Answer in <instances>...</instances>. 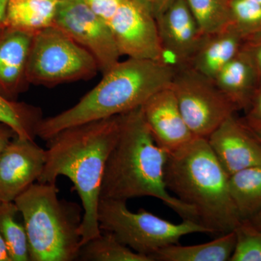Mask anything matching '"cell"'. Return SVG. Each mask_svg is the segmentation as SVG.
I'll return each instance as SVG.
<instances>
[{"instance_id": "5bb4252c", "label": "cell", "mask_w": 261, "mask_h": 261, "mask_svg": "<svg viewBox=\"0 0 261 261\" xmlns=\"http://www.w3.org/2000/svg\"><path fill=\"white\" fill-rule=\"evenodd\" d=\"M142 109L154 141L168 153L195 138L184 119L171 87L154 94L142 105Z\"/></svg>"}, {"instance_id": "4dcf8cb0", "label": "cell", "mask_w": 261, "mask_h": 261, "mask_svg": "<svg viewBox=\"0 0 261 261\" xmlns=\"http://www.w3.org/2000/svg\"><path fill=\"white\" fill-rule=\"evenodd\" d=\"M16 136L14 130L10 127L0 123V153Z\"/></svg>"}, {"instance_id": "d6a6232c", "label": "cell", "mask_w": 261, "mask_h": 261, "mask_svg": "<svg viewBox=\"0 0 261 261\" xmlns=\"http://www.w3.org/2000/svg\"><path fill=\"white\" fill-rule=\"evenodd\" d=\"M8 4V0H0V27L4 25Z\"/></svg>"}, {"instance_id": "3957f363", "label": "cell", "mask_w": 261, "mask_h": 261, "mask_svg": "<svg viewBox=\"0 0 261 261\" xmlns=\"http://www.w3.org/2000/svg\"><path fill=\"white\" fill-rule=\"evenodd\" d=\"M175 65L128 58L106 73L96 87L73 107L43 118L37 137L47 141L58 132L89 122L118 116L142 106L154 94L171 87Z\"/></svg>"}, {"instance_id": "8992f818", "label": "cell", "mask_w": 261, "mask_h": 261, "mask_svg": "<svg viewBox=\"0 0 261 261\" xmlns=\"http://www.w3.org/2000/svg\"><path fill=\"white\" fill-rule=\"evenodd\" d=\"M97 218L101 231L112 233L134 251L152 258L161 248L178 244L187 235L211 233L197 221L182 220L175 224L144 209L133 212L126 201L113 199L99 200Z\"/></svg>"}, {"instance_id": "44dd1931", "label": "cell", "mask_w": 261, "mask_h": 261, "mask_svg": "<svg viewBox=\"0 0 261 261\" xmlns=\"http://www.w3.org/2000/svg\"><path fill=\"white\" fill-rule=\"evenodd\" d=\"M42 119L40 108L10 100L0 94V123L10 127L20 138L35 141Z\"/></svg>"}, {"instance_id": "d4e9b609", "label": "cell", "mask_w": 261, "mask_h": 261, "mask_svg": "<svg viewBox=\"0 0 261 261\" xmlns=\"http://www.w3.org/2000/svg\"><path fill=\"white\" fill-rule=\"evenodd\" d=\"M202 32H217L229 24L228 0H186Z\"/></svg>"}, {"instance_id": "277c9868", "label": "cell", "mask_w": 261, "mask_h": 261, "mask_svg": "<svg viewBox=\"0 0 261 261\" xmlns=\"http://www.w3.org/2000/svg\"><path fill=\"white\" fill-rule=\"evenodd\" d=\"M165 181L168 191L195 209L199 223L211 234L232 231L241 222L230 196L227 173L207 139L195 137L168 153Z\"/></svg>"}, {"instance_id": "2e32d148", "label": "cell", "mask_w": 261, "mask_h": 261, "mask_svg": "<svg viewBox=\"0 0 261 261\" xmlns=\"http://www.w3.org/2000/svg\"><path fill=\"white\" fill-rule=\"evenodd\" d=\"M214 82L237 111L247 110L260 86L257 70L245 47L225 65Z\"/></svg>"}, {"instance_id": "603a6c76", "label": "cell", "mask_w": 261, "mask_h": 261, "mask_svg": "<svg viewBox=\"0 0 261 261\" xmlns=\"http://www.w3.org/2000/svg\"><path fill=\"white\" fill-rule=\"evenodd\" d=\"M229 24L245 44L261 40V5L248 0H228Z\"/></svg>"}, {"instance_id": "30bf717a", "label": "cell", "mask_w": 261, "mask_h": 261, "mask_svg": "<svg viewBox=\"0 0 261 261\" xmlns=\"http://www.w3.org/2000/svg\"><path fill=\"white\" fill-rule=\"evenodd\" d=\"M108 24L121 56L166 61L155 19L135 0H126Z\"/></svg>"}, {"instance_id": "484cf974", "label": "cell", "mask_w": 261, "mask_h": 261, "mask_svg": "<svg viewBox=\"0 0 261 261\" xmlns=\"http://www.w3.org/2000/svg\"><path fill=\"white\" fill-rule=\"evenodd\" d=\"M234 231L236 245L229 261H261V230L246 220Z\"/></svg>"}, {"instance_id": "7c38bea8", "label": "cell", "mask_w": 261, "mask_h": 261, "mask_svg": "<svg viewBox=\"0 0 261 261\" xmlns=\"http://www.w3.org/2000/svg\"><path fill=\"white\" fill-rule=\"evenodd\" d=\"M206 139L228 176L261 165V142L234 113Z\"/></svg>"}, {"instance_id": "83f0119b", "label": "cell", "mask_w": 261, "mask_h": 261, "mask_svg": "<svg viewBox=\"0 0 261 261\" xmlns=\"http://www.w3.org/2000/svg\"><path fill=\"white\" fill-rule=\"evenodd\" d=\"M247 111L246 121L244 122L248 126L261 125V84L254 94Z\"/></svg>"}, {"instance_id": "836d02e7", "label": "cell", "mask_w": 261, "mask_h": 261, "mask_svg": "<svg viewBox=\"0 0 261 261\" xmlns=\"http://www.w3.org/2000/svg\"><path fill=\"white\" fill-rule=\"evenodd\" d=\"M255 227L261 230V211L255 215L251 219L248 220Z\"/></svg>"}, {"instance_id": "f1b7e54d", "label": "cell", "mask_w": 261, "mask_h": 261, "mask_svg": "<svg viewBox=\"0 0 261 261\" xmlns=\"http://www.w3.org/2000/svg\"><path fill=\"white\" fill-rule=\"evenodd\" d=\"M148 11L154 19L162 15L174 0H135Z\"/></svg>"}, {"instance_id": "7a4b0ae2", "label": "cell", "mask_w": 261, "mask_h": 261, "mask_svg": "<svg viewBox=\"0 0 261 261\" xmlns=\"http://www.w3.org/2000/svg\"><path fill=\"white\" fill-rule=\"evenodd\" d=\"M168 155L154 141L142 106L123 113L119 136L106 162L100 199L154 197L182 220L199 223L195 209L168 192L165 181Z\"/></svg>"}, {"instance_id": "cb8c5ba5", "label": "cell", "mask_w": 261, "mask_h": 261, "mask_svg": "<svg viewBox=\"0 0 261 261\" xmlns=\"http://www.w3.org/2000/svg\"><path fill=\"white\" fill-rule=\"evenodd\" d=\"M18 211L14 202L0 213V233L11 261H30L28 237L23 224L16 221Z\"/></svg>"}, {"instance_id": "e0dca14e", "label": "cell", "mask_w": 261, "mask_h": 261, "mask_svg": "<svg viewBox=\"0 0 261 261\" xmlns=\"http://www.w3.org/2000/svg\"><path fill=\"white\" fill-rule=\"evenodd\" d=\"M243 38L228 25L217 32L206 34L189 65L214 81L221 70L245 47Z\"/></svg>"}, {"instance_id": "ac0fdd59", "label": "cell", "mask_w": 261, "mask_h": 261, "mask_svg": "<svg viewBox=\"0 0 261 261\" xmlns=\"http://www.w3.org/2000/svg\"><path fill=\"white\" fill-rule=\"evenodd\" d=\"M236 245L234 230L208 243L183 246L168 245L152 255L154 261H229Z\"/></svg>"}, {"instance_id": "74e56055", "label": "cell", "mask_w": 261, "mask_h": 261, "mask_svg": "<svg viewBox=\"0 0 261 261\" xmlns=\"http://www.w3.org/2000/svg\"><path fill=\"white\" fill-rule=\"evenodd\" d=\"M53 1H59V0H53Z\"/></svg>"}, {"instance_id": "ffe728a7", "label": "cell", "mask_w": 261, "mask_h": 261, "mask_svg": "<svg viewBox=\"0 0 261 261\" xmlns=\"http://www.w3.org/2000/svg\"><path fill=\"white\" fill-rule=\"evenodd\" d=\"M228 190L241 221L261 211V165L245 168L228 176Z\"/></svg>"}, {"instance_id": "52a82bcc", "label": "cell", "mask_w": 261, "mask_h": 261, "mask_svg": "<svg viewBox=\"0 0 261 261\" xmlns=\"http://www.w3.org/2000/svg\"><path fill=\"white\" fill-rule=\"evenodd\" d=\"M98 70L94 56L58 27L34 34L27 63L29 84L53 87L89 80Z\"/></svg>"}, {"instance_id": "d6986e66", "label": "cell", "mask_w": 261, "mask_h": 261, "mask_svg": "<svg viewBox=\"0 0 261 261\" xmlns=\"http://www.w3.org/2000/svg\"><path fill=\"white\" fill-rule=\"evenodd\" d=\"M58 1L8 0L4 25L35 34L54 24Z\"/></svg>"}, {"instance_id": "4fadbf2b", "label": "cell", "mask_w": 261, "mask_h": 261, "mask_svg": "<svg viewBox=\"0 0 261 261\" xmlns=\"http://www.w3.org/2000/svg\"><path fill=\"white\" fill-rule=\"evenodd\" d=\"M155 20L166 55L169 53L174 58V65H189L206 34L186 0H174Z\"/></svg>"}, {"instance_id": "8fae6325", "label": "cell", "mask_w": 261, "mask_h": 261, "mask_svg": "<svg viewBox=\"0 0 261 261\" xmlns=\"http://www.w3.org/2000/svg\"><path fill=\"white\" fill-rule=\"evenodd\" d=\"M46 150L35 141L15 137L0 153V194L13 202L39 179L44 169Z\"/></svg>"}, {"instance_id": "1f68e13d", "label": "cell", "mask_w": 261, "mask_h": 261, "mask_svg": "<svg viewBox=\"0 0 261 261\" xmlns=\"http://www.w3.org/2000/svg\"><path fill=\"white\" fill-rule=\"evenodd\" d=\"M0 261H11L6 244H5L1 233H0Z\"/></svg>"}, {"instance_id": "9c48e42d", "label": "cell", "mask_w": 261, "mask_h": 261, "mask_svg": "<svg viewBox=\"0 0 261 261\" xmlns=\"http://www.w3.org/2000/svg\"><path fill=\"white\" fill-rule=\"evenodd\" d=\"M53 25L87 49L102 73L120 61L109 24L94 13L85 0H59Z\"/></svg>"}, {"instance_id": "7402d4cb", "label": "cell", "mask_w": 261, "mask_h": 261, "mask_svg": "<svg viewBox=\"0 0 261 261\" xmlns=\"http://www.w3.org/2000/svg\"><path fill=\"white\" fill-rule=\"evenodd\" d=\"M82 261H154L121 243L109 232L102 231L97 238L81 247L78 257Z\"/></svg>"}, {"instance_id": "d590c367", "label": "cell", "mask_w": 261, "mask_h": 261, "mask_svg": "<svg viewBox=\"0 0 261 261\" xmlns=\"http://www.w3.org/2000/svg\"><path fill=\"white\" fill-rule=\"evenodd\" d=\"M12 202H8V201L5 200L4 197L0 194V213L5 210L7 207H9Z\"/></svg>"}, {"instance_id": "5b68a950", "label": "cell", "mask_w": 261, "mask_h": 261, "mask_svg": "<svg viewBox=\"0 0 261 261\" xmlns=\"http://www.w3.org/2000/svg\"><path fill=\"white\" fill-rule=\"evenodd\" d=\"M13 202L23 217L30 261L78 260L84 210L60 199L56 184L35 182Z\"/></svg>"}, {"instance_id": "e575fe53", "label": "cell", "mask_w": 261, "mask_h": 261, "mask_svg": "<svg viewBox=\"0 0 261 261\" xmlns=\"http://www.w3.org/2000/svg\"><path fill=\"white\" fill-rule=\"evenodd\" d=\"M247 126L251 130L252 134L257 137V140L261 142V125H257V126H248V125H247Z\"/></svg>"}, {"instance_id": "6da1fadb", "label": "cell", "mask_w": 261, "mask_h": 261, "mask_svg": "<svg viewBox=\"0 0 261 261\" xmlns=\"http://www.w3.org/2000/svg\"><path fill=\"white\" fill-rule=\"evenodd\" d=\"M121 118L122 114L70 127L46 141L45 164L37 182L56 184L64 176L74 185L84 210L82 246L102 232L97 218L101 186Z\"/></svg>"}, {"instance_id": "ba28073f", "label": "cell", "mask_w": 261, "mask_h": 261, "mask_svg": "<svg viewBox=\"0 0 261 261\" xmlns=\"http://www.w3.org/2000/svg\"><path fill=\"white\" fill-rule=\"evenodd\" d=\"M171 89L184 119L196 137L207 138L236 108L210 80L189 65H175Z\"/></svg>"}, {"instance_id": "8d00e7d4", "label": "cell", "mask_w": 261, "mask_h": 261, "mask_svg": "<svg viewBox=\"0 0 261 261\" xmlns=\"http://www.w3.org/2000/svg\"><path fill=\"white\" fill-rule=\"evenodd\" d=\"M248 1L253 2V3H257V4L261 5V0H248Z\"/></svg>"}, {"instance_id": "4316f807", "label": "cell", "mask_w": 261, "mask_h": 261, "mask_svg": "<svg viewBox=\"0 0 261 261\" xmlns=\"http://www.w3.org/2000/svg\"><path fill=\"white\" fill-rule=\"evenodd\" d=\"M85 1L94 13L108 23L126 0H85Z\"/></svg>"}, {"instance_id": "f546056e", "label": "cell", "mask_w": 261, "mask_h": 261, "mask_svg": "<svg viewBox=\"0 0 261 261\" xmlns=\"http://www.w3.org/2000/svg\"><path fill=\"white\" fill-rule=\"evenodd\" d=\"M245 49L251 58L258 75L259 82L261 84V40L255 44H245Z\"/></svg>"}, {"instance_id": "9a60e30c", "label": "cell", "mask_w": 261, "mask_h": 261, "mask_svg": "<svg viewBox=\"0 0 261 261\" xmlns=\"http://www.w3.org/2000/svg\"><path fill=\"white\" fill-rule=\"evenodd\" d=\"M33 36V33L0 27V94L10 100L16 101L30 85L27 68Z\"/></svg>"}]
</instances>
